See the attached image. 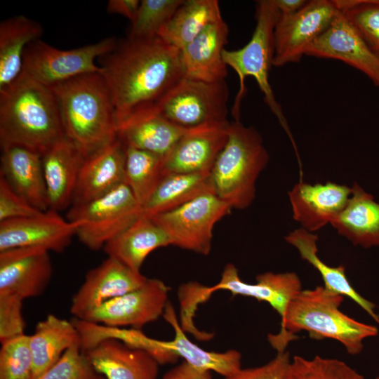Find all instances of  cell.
<instances>
[{
  "label": "cell",
  "mask_w": 379,
  "mask_h": 379,
  "mask_svg": "<svg viewBox=\"0 0 379 379\" xmlns=\"http://www.w3.org/2000/svg\"><path fill=\"white\" fill-rule=\"evenodd\" d=\"M338 12L333 0H312L293 13H279L274 29L273 66L300 61Z\"/></svg>",
  "instance_id": "13"
},
{
  "label": "cell",
  "mask_w": 379,
  "mask_h": 379,
  "mask_svg": "<svg viewBox=\"0 0 379 379\" xmlns=\"http://www.w3.org/2000/svg\"><path fill=\"white\" fill-rule=\"evenodd\" d=\"M161 379H212L211 371L197 368L183 361L168 371Z\"/></svg>",
  "instance_id": "43"
},
{
  "label": "cell",
  "mask_w": 379,
  "mask_h": 379,
  "mask_svg": "<svg viewBox=\"0 0 379 379\" xmlns=\"http://www.w3.org/2000/svg\"><path fill=\"white\" fill-rule=\"evenodd\" d=\"M351 194L352 187L331 182H299L288 192L293 218L307 231H317L340 213Z\"/></svg>",
  "instance_id": "20"
},
{
  "label": "cell",
  "mask_w": 379,
  "mask_h": 379,
  "mask_svg": "<svg viewBox=\"0 0 379 379\" xmlns=\"http://www.w3.org/2000/svg\"><path fill=\"white\" fill-rule=\"evenodd\" d=\"M285 379H365L354 369L337 359L294 356Z\"/></svg>",
  "instance_id": "37"
},
{
  "label": "cell",
  "mask_w": 379,
  "mask_h": 379,
  "mask_svg": "<svg viewBox=\"0 0 379 379\" xmlns=\"http://www.w3.org/2000/svg\"><path fill=\"white\" fill-rule=\"evenodd\" d=\"M85 158L66 137L56 142L42 155L49 209L59 212L72 206Z\"/></svg>",
  "instance_id": "23"
},
{
  "label": "cell",
  "mask_w": 379,
  "mask_h": 379,
  "mask_svg": "<svg viewBox=\"0 0 379 379\" xmlns=\"http://www.w3.org/2000/svg\"><path fill=\"white\" fill-rule=\"evenodd\" d=\"M43 27L23 15L0 23V90L12 84L22 70L23 55L27 46L39 39Z\"/></svg>",
  "instance_id": "31"
},
{
  "label": "cell",
  "mask_w": 379,
  "mask_h": 379,
  "mask_svg": "<svg viewBox=\"0 0 379 379\" xmlns=\"http://www.w3.org/2000/svg\"><path fill=\"white\" fill-rule=\"evenodd\" d=\"M141 217V206L126 183L91 201L73 204L67 219L78 225L76 236L98 251Z\"/></svg>",
  "instance_id": "9"
},
{
  "label": "cell",
  "mask_w": 379,
  "mask_h": 379,
  "mask_svg": "<svg viewBox=\"0 0 379 379\" xmlns=\"http://www.w3.org/2000/svg\"><path fill=\"white\" fill-rule=\"evenodd\" d=\"M168 293V286L161 280L147 279L140 288L105 302L80 320L108 327L140 329L163 315Z\"/></svg>",
  "instance_id": "14"
},
{
  "label": "cell",
  "mask_w": 379,
  "mask_h": 379,
  "mask_svg": "<svg viewBox=\"0 0 379 379\" xmlns=\"http://www.w3.org/2000/svg\"><path fill=\"white\" fill-rule=\"evenodd\" d=\"M187 130L152 109L122 122L118 126L117 136L126 147L165 157Z\"/></svg>",
  "instance_id": "26"
},
{
  "label": "cell",
  "mask_w": 379,
  "mask_h": 379,
  "mask_svg": "<svg viewBox=\"0 0 379 379\" xmlns=\"http://www.w3.org/2000/svg\"><path fill=\"white\" fill-rule=\"evenodd\" d=\"M41 212L0 176V222L32 216Z\"/></svg>",
  "instance_id": "41"
},
{
  "label": "cell",
  "mask_w": 379,
  "mask_h": 379,
  "mask_svg": "<svg viewBox=\"0 0 379 379\" xmlns=\"http://www.w3.org/2000/svg\"><path fill=\"white\" fill-rule=\"evenodd\" d=\"M208 193H215L211 172L166 173L141 206V216L151 218Z\"/></svg>",
  "instance_id": "30"
},
{
  "label": "cell",
  "mask_w": 379,
  "mask_h": 379,
  "mask_svg": "<svg viewBox=\"0 0 379 379\" xmlns=\"http://www.w3.org/2000/svg\"><path fill=\"white\" fill-rule=\"evenodd\" d=\"M0 176L34 207L49 209L41 154L19 146L2 147Z\"/></svg>",
  "instance_id": "25"
},
{
  "label": "cell",
  "mask_w": 379,
  "mask_h": 379,
  "mask_svg": "<svg viewBox=\"0 0 379 379\" xmlns=\"http://www.w3.org/2000/svg\"><path fill=\"white\" fill-rule=\"evenodd\" d=\"M344 296L328 291L324 286L301 290L291 300L278 333L268 335V340L277 352L286 351L296 333L304 331L310 338H331L340 343L347 352L359 354L363 341L378 335V328L364 324L342 312L339 307Z\"/></svg>",
  "instance_id": "3"
},
{
  "label": "cell",
  "mask_w": 379,
  "mask_h": 379,
  "mask_svg": "<svg viewBox=\"0 0 379 379\" xmlns=\"http://www.w3.org/2000/svg\"><path fill=\"white\" fill-rule=\"evenodd\" d=\"M117 44L114 37H107L84 46L62 50L38 39L26 48L21 73L48 87L82 74L101 73L95 60L112 52Z\"/></svg>",
  "instance_id": "11"
},
{
  "label": "cell",
  "mask_w": 379,
  "mask_h": 379,
  "mask_svg": "<svg viewBox=\"0 0 379 379\" xmlns=\"http://www.w3.org/2000/svg\"><path fill=\"white\" fill-rule=\"evenodd\" d=\"M221 18L217 0H184L158 37L181 51L208 26Z\"/></svg>",
  "instance_id": "33"
},
{
  "label": "cell",
  "mask_w": 379,
  "mask_h": 379,
  "mask_svg": "<svg viewBox=\"0 0 379 379\" xmlns=\"http://www.w3.org/2000/svg\"><path fill=\"white\" fill-rule=\"evenodd\" d=\"M65 136L87 157L117 138L111 94L101 73L82 74L50 87Z\"/></svg>",
  "instance_id": "4"
},
{
  "label": "cell",
  "mask_w": 379,
  "mask_h": 379,
  "mask_svg": "<svg viewBox=\"0 0 379 379\" xmlns=\"http://www.w3.org/2000/svg\"><path fill=\"white\" fill-rule=\"evenodd\" d=\"M285 240L298 251L302 259L316 268L321 274L324 283V286L326 289L347 296L379 324V317L374 312L375 305L363 298L352 286L345 274V267H331L318 256L317 234L301 227L290 232L285 237Z\"/></svg>",
  "instance_id": "32"
},
{
  "label": "cell",
  "mask_w": 379,
  "mask_h": 379,
  "mask_svg": "<svg viewBox=\"0 0 379 379\" xmlns=\"http://www.w3.org/2000/svg\"><path fill=\"white\" fill-rule=\"evenodd\" d=\"M307 1L305 0H274L280 14H291L300 10Z\"/></svg>",
  "instance_id": "45"
},
{
  "label": "cell",
  "mask_w": 379,
  "mask_h": 379,
  "mask_svg": "<svg viewBox=\"0 0 379 379\" xmlns=\"http://www.w3.org/2000/svg\"><path fill=\"white\" fill-rule=\"evenodd\" d=\"M163 161L164 157L126 147L125 183L141 206L164 175Z\"/></svg>",
  "instance_id": "34"
},
{
  "label": "cell",
  "mask_w": 379,
  "mask_h": 379,
  "mask_svg": "<svg viewBox=\"0 0 379 379\" xmlns=\"http://www.w3.org/2000/svg\"><path fill=\"white\" fill-rule=\"evenodd\" d=\"M126 147L118 138L84 159L72 204L98 198L125 183Z\"/></svg>",
  "instance_id": "21"
},
{
  "label": "cell",
  "mask_w": 379,
  "mask_h": 379,
  "mask_svg": "<svg viewBox=\"0 0 379 379\" xmlns=\"http://www.w3.org/2000/svg\"><path fill=\"white\" fill-rule=\"evenodd\" d=\"M330 224L355 246H379V203L357 183L347 204Z\"/></svg>",
  "instance_id": "27"
},
{
  "label": "cell",
  "mask_w": 379,
  "mask_h": 379,
  "mask_svg": "<svg viewBox=\"0 0 379 379\" xmlns=\"http://www.w3.org/2000/svg\"><path fill=\"white\" fill-rule=\"evenodd\" d=\"M230 124L228 121L188 129L164 157V175L211 172L227 141Z\"/></svg>",
  "instance_id": "19"
},
{
  "label": "cell",
  "mask_w": 379,
  "mask_h": 379,
  "mask_svg": "<svg viewBox=\"0 0 379 379\" xmlns=\"http://www.w3.org/2000/svg\"><path fill=\"white\" fill-rule=\"evenodd\" d=\"M279 15L274 0L257 1L256 25L250 41L239 49H225L222 57L226 65L234 69L239 80V91L232 110L235 120H239L241 103L246 91L245 79L252 77L262 91L265 103L279 120L297 152L286 119L269 81L274 53V29Z\"/></svg>",
  "instance_id": "7"
},
{
  "label": "cell",
  "mask_w": 379,
  "mask_h": 379,
  "mask_svg": "<svg viewBox=\"0 0 379 379\" xmlns=\"http://www.w3.org/2000/svg\"><path fill=\"white\" fill-rule=\"evenodd\" d=\"M229 89L225 81L208 82L182 77L153 108L185 129L228 122Z\"/></svg>",
  "instance_id": "10"
},
{
  "label": "cell",
  "mask_w": 379,
  "mask_h": 379,
  "mask_svg": "<svg viewBox=\"0 0 379 379\" xmlns=\"http://www.w3.org/2000/svg\"><path fill=\"white\" fill-rule=\"evenodd\" d=\"M101 58V74L111 94L118 126L153 109L183 77L180 51L159 37L126 38Z\"/></svg>",
  "instance_id": "1"
},
{
  "label": "cell",
  "mask_w": 379,
  "mask_h": 379,
  "mask_svg": "<svg viewBox=\"0 0 379 379\" xmlns=\"http://www.w3.org/2000/svg\"><path fill=\"white\" fill-rule=\"evenodd\" d=\"M0 379H33L29 335L24 334L1 343Z\"/></svg>",
  "instance_id": "38"
},
{
  "label": "cell",
  "mask_w": 379,
  "mask_h": 379,
  "mask_svg": "<svg viewBox=\"0 0 379 379\" xmlns=\"http://www.w3.org/2000/svg\"><path fill=\"white\" fill-rule=\"evenodd\" d=\"M184 0H142L127 36L143 40L158 37Z\"/></svg>",
  "instance_id": "36"
},
{
  "label": "cell",
  "mask_w": 379,
  "mask_h": 379,
  "mask_svg": "<svg viewBox=\"0 0 379 379\" xmlns=\"http://www.w3.org/2000/svg\"><path fill=\"white\" fill-rule=\"evenodd\" d=\"M65 137L52 89L21 73L0 90L1 148L19 146L41 156Z\"/></svg>",
  "instance_id": "2"
},
{
  "label": "cell",
  "mask_w": 379,
  "mask_h": 379,
  "mask_svg": "<svg viewBox=\"0 0 379 379\" xmlns=\"http://www.w3.org/2000/svg\"><path fill=\"white\" fill-rule=\"evenodd\" d=\"M268 161L269 154L258 131L234 120L211 171L215 194L232 208L248 207L255 197L258 178Z\"/></svg>",
  "instance_id": "5"
},
{
  "label": "cell",
  "mask_w": 379,
  "mask_h": 379,
  "mask_svg": "<svg viewBox=\"0 0 379 379\" xmlns=\"http://www.w3.org/2000/svg\"><path fill=\"white\" fill-rule=\"evenodd\" d=\"M229 28L223 18L211 24L180 51L183 77L208 81H225L227 75L222 53Z\"/></svg>",
  "instance_id": "22"
},
{
  "label": "cell",
  "mask_w": 379,
  "mask_h": 379,
  "mask_svg": "<svg viewBox=\"0 0 379 379\" xmlns=\"http://www.w3.org/2000/svg\"><path fill=\"white\" fill-rule=\"evenodd\" d=\"M232 209L215 193H208L151 218L164 230L172 246L206 255L211 250L215 225Z\"/></svg>",
  "instance_id": "12"
},
{
  "label": "cell",
  "mask_w": 379,
  "mask_h": 379,
  "mask_svg": "<svg viewBox=\"0 0 379 379\" xmlns=\"http://www.w3.org/2000/svg\"><path fill=\"white\" fill-rule=\"evenodd\" d=\"M80 344V335L72 321L49 314L39 321L29 345L33 358V379L55 364L74 345Z\"/></svg>",
  "instance_id": "29"
},
{
  "label": "cell",
  "mask_w": 379,
  "mask_h": 379,
  "mask_svg": "<svg viewBox=\"0 0 379 379\" xmlns=\"http://www.w3.org/2000/svg\"><path fill=\"white\" fill-rule=\"evenodd\" d=\"M140 3L139 0H109L107 11L109 13L121 15L131 22L136 15Z\"/></svg>",
  "instance_id": "44"
},
{
  "label": "cell",
  "mask_w": 379,
  "mask_h": 379,
  "mask_svg": "<svg viewBox=\"0 0 379 379\" xmlns=\"http://www.w3.org/2000/svg\"><path fill=\"white\" fill-rule=\"evenodd\" d=\"M305 55L343 61L379 87V58L340 11L324 32L310 44Z\"/></svg>",
  "instance_id": "18"
},
{
  "label": "cell",
  "mask_w": 379,
  "mask_h": 379,
  "mask_svg": "<svg viewBox=\"0 0 379 379\" xmlns=\"http://www.w3.org/2000/svg\"><path fill=\"white\" fill-rule=\"evenodd\" d=\"M53 274L49 251L19 247L0 251V293L22 299L36 298L48 288Z\"/></svg>",
  "instance_id": "17"
},
{
  "label": "cell",
  "mask_w": 379,
  "mask_h": 379,
  "mask_svg": "<svg viewBox=\"0 0 379 379\" xmlns=\"http://www.w3.org/2000/svg\"><path fill=\"white\" fill-rule=\"evenodd\" d=\"M301 288L300 279L295 272H267L258 274L255 284L244 282L235 265L228 263L222 270L220 281L212 286L189 281L179 287L180 322L185 330L194 329V317L198 307L218 290H226L233 295L251 297L269 303L278 313L281 322L291 300Z\"/></svg>",
  "instance_id": "6"
},
{
  "label": "cell",
  "mask_w": 379,
  "mask_h": 379,
  "mask_svg": "<svg viewBox=\"0 0 379 379\" xmlns=\"http://www.w3.org/2000/svg\"><path fill=\"white\" fill-rule=\"evenodd\" d=\"M171 245L164 231L151 218L141 216L103 247L107 256L117 259L140 272L144 261L153 251Z\"/></svg>",
  "instance_id": "28"
},
{
  "label": "cell",
  "mask_w": 379,
  "mask_h": 379,
  "mask_svg": "<svg viewBox=\"0 0 379 379\" xmlns=\"http://www.w3.org/2000/svg\"><path fill=\"white\" fill-rule=\"evenodd\" d=\"M290 362L288 352H279L268 363L255 368H241L224 379H285Z\"/></svg>",
  "instance_id": "42"
},
{
  "label": "cell",
  "mask_w": 379,
  "mask_h": 379,
  "mask_svg": "<svg viewBox=\"0 0 379 379\" xmlns=\"http://www.w3.org/2000/svg\"><path fill=\"white\" fill-rule=\"evenodd\" d=\"M379 58V0H333Z\"/></svg>",
  "instance_id": "35"
},
{
  "label": "cell",
  "mask_w": 379,
  "mask_h": 379,
  "mask_svg": "<svg viewBox=\"0 0 379 379\" xmlns=\"http://www.w3.org/2000/svg\"><path fill=\"white\" fill-rule=\"evenodd\" d=\"M78 225L48 209L29 217L0 222V251L19 247H39L65 251L76 236Z\"/></svg>",
  "instance_id": "15"
},
{
  "label": "cell",
  "mask_w": 379,
  "mask_h": 379,
  "mask_svg": "<svg viewBox=\"0 0 379 379\" xmlns=\"http://www.w3.org/2000/svg\"><path fill=\"white\" fill-rule=\"evenodd\" d=\"M173 328L174 338L159 340L148 337L140 329H126L102 326L99 335L102 339L115 338L126 345L145 351L159 364H173L179 358L190 365L203 370L213 371L224 378L229 377L241 368V355L235 350L224 352L206 351L192 343L180 326L173 306L168 301L162 315Z\"/></svg>",
  "instance_id": "8"
},
{
  "label": "cell",
  "mask_w": 379,
  "mask_h": 379,
  "mask_svg": "<svg viewBox=\"0 0 379 379\" xmlns=\"http://www.w3.org/2000/svg\"><path fill=\"white\" fill-rule=\"evenodd\" d=\"M375 379H379V376H377Z\"/></svg>",
  "instance_id": "47"
},
{
  "label": "cell",
  "mask_w": 379,
  "mask_h": 379,
  "mask_svg": "<svg viewBox=\"0 0 379 379\" xmlns=\"http://www.w3.org/2000/svg\"><path fill=\"white\" fill-rule=\"evenodd\" d=\"M22 299L11 293H0L1 344L25 333V321L22 317Z\"/></svg>",
  "instance_id": "40"
},
{
  "label": "cell",
  "mask_w": 379,
  "mask_h": 379,
  "mask_svg": "<svg viewBox=\"0 0 379 379\" xmlns=\"http://www.w3.org/2000/svg\"><path fill=\"white\" fill-rule=\"evenodd\" d=\"M97 374L81 345L77 344L35 379H93Z\"/></svg>",
  "instance_id": "39"
},
{
  "label": "cell",
  "mask_w": 379,
  "mask_h": 379,
  "mask_svg": "<svg viewBox=\"0 0 379 379\" xmlns=\"http://www.w3.org/2000/svg\"><path fill=\"white\" fill-rule=\"evenodd\" d=\"M148 278L116 258L109 257L88 270L72 296L70 312L81 319L105 302L142 286Z\"/></svg>",
  "instance_id": "16"
},
{
  "label": "cell",
  "mask_w": 379,
  "mask_h": 379,
  "mask_svg": "<svg viewBox=\"0 0 379 379\" xmlns=\"http://www.w3.org/2000/svg\"><path fill=\"white\" fill-rule=\"evenodd\" d=\"M84 352L95 371L106 379H157L159 363L119 340L105 338Z\"/></svg>",
  "instance_id": "24"
},
{
  "label": "cell",
  "mask_w": 379,
  "mask_h": 379,
  "mask_svg": "<svg viewBox=\"0 0 379 379\" xmlns=\"http://www.w3.org/2000/svg\"><path fill=\"white\" fill-rule=\"evenodd\" d=\"M93 379H106V378L102 375L98 373Z\"/></svg>",
  "instance_id": "46"
}]
</instances>
